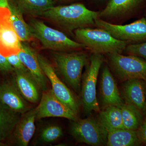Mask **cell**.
<instances>
[{
	"mask_svg": "<svg viewBox=\"0 0 146 146\" xmlns=\"http://www.w3.org/2000/svg\"><path fill=\"white\" fill-rule=\"evenodd\" d=\"M99 11L90 10L82 3L54 6L41 13L39 17L55 24L63 30L73 33L77 29L95 25Z\"/></svg>",
	"mask_w": 146,
	"mask_h": 146,
	"instance_id": "cell-1",
	"label": "cell"
},
{
	"mask_svg": "<svg viewBox=\"0 0 146 146\" xmlns=\"http://www.w3.org/2000/svg\"><path fill=\"white\" fill-rule=\"evenodd\" d=\"M74 33L77 42L94 54L121 53L129 44L128 42L116 39L109 32L99 28L78 29Z\"/></svg>",
	"mask_w": 146,
	"mask_h": 146,
	"instance_id": "cell-2",
	"label": "cell"
},
{
	"mask_svg": "<svg viewBox=\"0 0 146 146\" xmlns=\"http://www.w3.org/2000/svg\"><path fill=\"white\" fill-rule=\"evenodd\" d=\"M33 38L38 40L44 48L56 52H66L85 48L82 44L74 41L62 32L50 27L36 18L29 23Z\"/></svg>",
	"mask_w": 146,
	"mask_h": 146,
	"instance_id": "cell-3",
	"label": "cell"
},
{
	"mask_svg": "<svg viewBox=\"0 0 146 146\" xmlns=\"http://www.w3.org/2000/svg\"><path fill=\"white\" fill-rule=\"evenodd\" d=\"M53 57L58 72L75 91L79 92L82 70L89 62L88 54L82 52H56Z\"/></svg>",
	"mask_w": 146,
	"mask_h": 146,
	"instance_id": "cell-4",
	"label": "cell"
},
{
	"mask_svg": "<svg viewBox=\"0 0 146 146\" xmlns=\"http://www.w3.org/2000/svg\"><path fill=\"white\" fill-rule=\"evenodd\" d=\"M103 62L102 55L93 53L86 65L82 86L81 98L84 112L86 115H90L93 111L99 112L100 111L96 97V84L100 70Z\"/></svg>",
	"mask_w": 146,
	"mask_h": 146,
	"instance_id": "cell-5",
	"label": "cell"
},
{
	"mask_svg": "<svg viewBox=\"0 0 146 146\" xmlns=\"http://www.w3.org/2000/svg\"><path fill=\"white\" fill-rule=\"evenodd\" d=\"M110 68L121 80L131 79L146 80V60L133 55L125 56L119 53L108 54Z\"/></svg>",
	"mask_w": 146,
	"mask_h": 146,
	"instance_id": "cell-6",
	"label": "cell"
},
{
	"mask_svg": "<svg viewBox=\"0 0 146 146\" xmlns=\"http://www.w3.org/2000/svg\"><path fill=\"white\" fill-rule=\"evenodd\" d=\"M72 121L70 131L78 142L95 146L106 145L108 131L99 121L88 118Z\"/></svg>",
	"mask_w": 146,
	"mask_h": 146,
	"instance_id": "cell-7",
	"label": "cell"
},
{
	"mask_svg": "<svg viewBox=\"0 0 146 146\" xmlns=\"http://www.w3.org/2000/svg\"><path fill=\"white\" fill-rule=\"evenodd\" d=\"M95 25L106 31L118 40L133 44L146 41V20L145 17L125 25L110 23L98 17L95 20Z\"/></svg>",
	"mask_w": 146,
	"mask_h": 146,
	"instance_id": "cell-8",
	"label": "cell"
},
{
	"mask_svg": "<svg viewBox=\"0 0 146 146\" xmlns=\"http://www.w3.org/2000/svg\"><path fill=\"white\" fill-rule=\"evenodd\" d=\"M37 57L42 70L50 82L52 87V91L54 96L77 115L80 107L77 99L58 77L50 62L39 53H37Z\"/></svg>",
	"mask_w": 146,
	"mask_h": 146,
	"instance_id": "cell-9",
	"label": "cell"
},
{
	"mask_svg": "<svg viewBox=\"0 0 146 146\" xmlns=\"http://www.w3.org/2000/svg\"><path fill=\"white\" fill-rule=\"evenodd\" d=\"M35 109L37 119L56 117L74 121L77 119L76 114L56 98L52 90L44 91L39 105Z\"/></svg>",
	"mask_w": 146,
	"mask_h": 146,
	"instance_id": "cell-10",
	"label": "cell"
},
{
	"mask_svg": "<svg viewBox=\"0 0 146 146\" xmlns=\"http://www.w3.org/2000/svg\"><path fill=\"white\" fill-rule=\"evenodd\" d=\"M22 42L11 25L9 8L0 7V53L5 56L18 54Z\"/></svg>",
	"mask_w": 146,
	"mask_h": 146,
	"instance_id": "cell-11",
	"label": "cell"
},
{
	"mask_svg": "<svg viewBox=\"0 0 146 146\" xmlns=\"http://www.w3.org/2000/svg\"><path fill=\"white\" fill-rule=\"evenodd\" d=\"M18 54L22 63L38 84L40 89L43 91H47V78L39 64L37 53L25 42H22L21 49Z\"/></svg>",
	"mask_w": 146,
	"mask_h": 146,
	"instance_id": "cell-12",
	"label": "cell"
},
{
	"mask_svg": "<svg viewBox=\"0 0 146 146\" xmlns=\"http://www.w3.org/2000/svg\"><path fill=\"white\" fill-rule=\"evenodd\" d=\"M146 0H109L104 9L100 12L102 20L119 19L129 16L144 4Z\"/></svg>",
	"mask_w": 146,
	"mask_h": 146,
	"instance_id": "cell-13",
	"label": "cell"
},
{
	"mask_svg": "<svg viewBox=\"0 0 146 146\" xmlns=\"http://www.w3.org/2000/svg\"><path fill=\"white\" fill-rule=\"evenodd\" d=\"M123 94L125 103L133 106L143 114L146 111L145 82L139 79L126 80L123 86Z\"/></svg>",
	"mask_w": 146,
	"mask_h": 146,
	"instance_id": "cell-14",
	"label": "cell"
},
{
	"mask_svg": "<svg viewBox=\"0 0 146 146\" xmlns=\"http://www.w3.org/2000/svg\"><path fill=\"white\" fill-rule=\"evenodd\" d=\"M15 72V84L20 94L27 101L36 103L40 99V89L28 70H14Z\"/></svg>",
	"mask_w": 146,
	"mask_h": 146,
	"instance_id": "cell-15",
	"label": "cell"
},
{
	"mask_svg": "<svg viewBox=\"0 0 146 146\" xmlns=\"http://www.w3.org/2000/svg\"><path fill=\"white\" fill-rule=\"evenodd\" d=\"M101 83L103 102L106 107L114 106L120 108L124 104L115 79L107 66H105L103 69Z\"/></svg>",
	"mask_w": 146,
	"mask_h": 146,
	"instance_id": "cell-16",
	"label": "cell"
},
{
	"mask_svg": "<svg viewBox=\"0 0 146 146\" xmlns=\"http://www.w3.org/2000/svg\"><path fill=\"white\" fill-rule=\"evenodd\" d=\"M0 101L20 114H25L31 110L27 101L22 96L15 84H0Z\"/></svg>",
	"mask_w": 146,
	"mask_h": 146,
	"instance_id": "cell-17",
	"label": "cell"
},
{
	"mask_svg": "<svg viewBox=\"0 0 146 146\" xmlns=\"http://www.w3.org/2000/svg\"><path fill=\"white\" fill-rule=\"evenodd\" d=\"M36 119L35 109H31L24 114L13 131L14 141L18 145L27 146L34 135Z\"/></svg>",
	"mask_w": 146,
	"mask_h": 146,
	"instance_id": "cell-18",
	"label": "cell"
},
{
	"mask_svg": "<svg viewBox=\"0 0 146 146\" xmlns=\"http://www.w3.org/2000/svg\"><path fill=\"white\" fill-rule=\"evenodd\" d=\"M20 114L0 101V143L13 133L21 119Z\"/></svg>",
	"mask_w": 146,
	"mask_h": 146,
	"instance_id": "cell-19",
	"label": "cell"
},
{
	"mask_svg": "<svg viewBox=\"0 0 146 146\" xmlns=\"http://www.w3.org/2000/svg\"><path fill=\"white\" fill-rule=\"evenodd\" d=\"M9 8L10 11V21L14 31L22 42L31 41L33 37L28 24L24 20L23 14L14 3L9 1Z\"/></svg>",
	"mask_w": 146,
	"mask_h": 146,
	"instance_id": "cell-20",
	"label": "cell"
},
{
	"mask_svg": "<svg viewBox=\"0 0 146 146\" xmlns=\"http://www.w3.org/2000/svg\"><path fill=\"white\" fill-rule=\"evenodd\" d=\"M139 145L137 130L122 128L108 132L107 146H133Z\"/></svg>",
	"mask_w": 146,
	"mask_h": 146,
	"instance_id": "cell-21",
	"label": "cell"
},
{
	"mask_svg": "<svg viewBox=\"0 0 146 146\" xmlns=\"http://www.w3.org/2000/svg\"><path fill=\"white\" fill-rule=\"evenodd\" d=\"M14 3L22 13L33 17L39 15L55 6L54 0H15Z\"/></svg>",
	"mask_w": 146,
	"mask_h": 146,
	"instance_id": "cell-22",
	"label": "cell"
},
{
	"mask_svg": "<svg viewBox=\"0 0 146 146\" xmlns=\"http://www.w3.org/2000/svg\"><path fill=\"white\" fill-rule=\"evenodd\" d=\"M99 121L108 132L124 128L120 108L114 106H107L99 112Z\"/></svg>",
	"mask_w": 146,
	"mask_h": 146,
	"instance_id": "cell-23",
	"label": "cell"
},
{
	"mask_svg": "<svg viewBox=\"0 0 146 146\" xmlns=\"http://www.w3.org/2000/svg\"><path fill=\"white\" fill-rule=\"evenodd\" d=\"M120 108L124 128L129 130H138L144 120L143 113L133 106L125 103Z\"/></svg>",
	"mask_w": 146,
	"mask_h": 146,
	"instance_id": "cell-24",
	"label": "cell"
},
{
	"mask_svg": "<svg viewBox=\"0 0 146 146\" xmlns=\"http://www.w3.org/2000/svg\"><path fill=\"white\" fill-rule=\"evenodd\" d=\"M63 135V131L60 127L52 125L45 127L40 134V138L44 143H50L54 142Z\"/></svg>",
	"mask_w": 146,
	"mask_h": 146,
	"instance_id": "cell-25",
	"label": "cell"
},
{
	"mask_svg": "<svg viewBox=\"0 0 146 146\" xmlns=\"http://www.w3.org/2000/svg\"><path fill=\"white\" fill-rule=\"evenodd\" d=\"M124 51L128 54L136 56L146 60V42L129 44Z\"/></svg>",
	"mask_w": 146,
	"mask_h": 146,
	"instance_id": "cell-26",
	"label": "cell"
},
{
	"mask_svg": "<svg viewBox=\"0 0 146 146\" xmlns=\"http://www.w3.org/2000/svg\"><path fill=\"white\" fill-rule=\"evenodd\" d=\"M5 57L9 63L13 67L14 70H28L19 58L18 54L10 55Z\"/></svg>",
	"mask_w": 146,
	"mask_h": 146,
	"instance_id": "cell-27",
	"label": "cell"
},
{
	"mask_svg": "<svg viewBox=\"0 0 146 146\" xmlns=\"http://www.w3.org/2000/svg\"><path fill=\"white\" fill-rule=\"evenodd\" d=\"M137 131L140 145H146V119L143 120Z\"/></svg>",
	"mask_w": 146,
	"mask_h": 146,
	"instance_id": "cell-28",
	"label": "cell"
},
{
	"mask_svg": "<svg viewBox=\"0 0 146 146\" xmlns=\"http://www.w3.org/2000/svg\"><path fill=\"white\" fill-rule=\"evenodd\" d=\"M14 69L7 60L5 56L0 53V71L3 72H8Z\"/></svg>",
	"mask_w": 146,
	"mask_h": 146,
	"instance_id": "cell-29",
	"label": "cell"
},
{
	"mask_svg": "<svg viewBox=\"0 0 146 146\" xmlns=\"http://www.w3.org/2000/svg\"><path fill=\"white\" fill-rule=\"evenodd\" d=\"M9 0H0V7H9Z\"/></svg>",
	"mask_w": 146,
	"mask_h": 146,
	"instance_id": "cell-30",
	"label": "cell"
},
{
	"mask_svg": "<svg viewBox=\"0 0 146 146\" xmlns=\"http://www.w3.org/2000/svg\"><path fill=\"white\" fill-rule=\"evenodd\" d=\"M61 2H69L71 1H74V0H58Z\"/></svg>",
	"mask_w": 146,
	"mask_h": 146,
	"instance_id": "cell-31",
	"label": "cell"
},
{
	"mask_svg": "<svg viewBox=\"0 0 146 146\" xmlns=\"http://www.w3.org/2000/svg\"><path fill=\"white\" fill-rule=\"evenodd\" d=\"M144 82H145V94L146 96V80H144Z\"/></svg>",
	"mask_w": 146,
	"mask_h": 146,
	"instance_id": "cell-32",
	"label": "cell"
},
{
	"mask_svg": "<svg viewBox=\"0 0 146 146\" xmlns=\"http://www.w3.org/2000/svg\"><path fill=\"white\" fill-rule=\"evenodd\" d=\"M96 1L98 2H102L104 1L105 0H96Z\"/></svg>",
	"mask_w": 146,
	"mask_h": 146,
	"instance_id": "cell-33",
	"label": "cell"
},
{
	"mask_svg": "<svg viewBox=\"0 0 146 146\" xmlns=\"http://www.w3.org/2000/svg\"><path fill=\"white\" fill-rule=\"evenodd\" d=\"M145 18L146 20V13L145 14Z\"/></svg>",
	"mask_w": 146,
	"mask_h": 146,
	"instance_id": "cell-34",
	"label": "cell"
}]
</instances>
